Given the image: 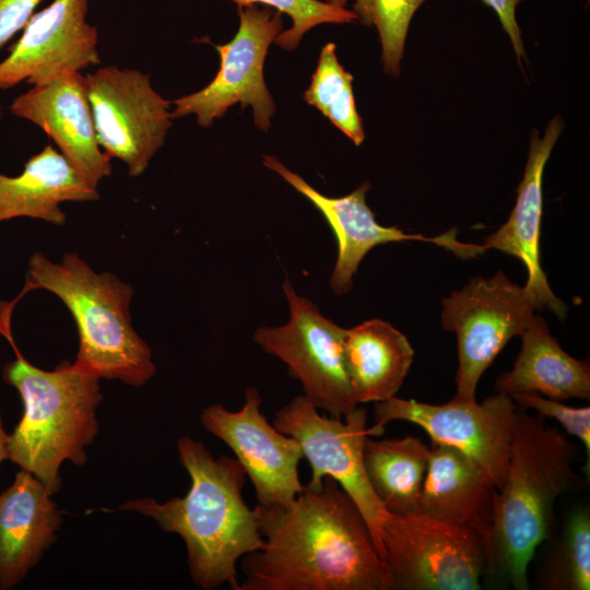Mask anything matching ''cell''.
<instances>
[{
    "mask_svg": "<svg viewBox=\"0 0 590 590\" xmlns=\"http://www.w3.org/2000/svg\"><path fill=\"white\" fill-rule=\"evenodd\" d=\"M42 0H0V48L33 16Z\"/></svg>",
    "mask_w": 590,
    "mask_h": 590,
    "instance_id": "29",
    "label": "cell"
},
{
    "mask_svg": "<svg viewBox=\"0 0 590 590\" xmlns=\"http://www.w3.org/2000/svg\"><path fill=\"white\" fill-rule=\"evenodd\" d=\"M349 1L350 0H326V2L332 5L342 7V8H345Z\"/></svg>",
    "mask_w": 590,
    "mask_h": 590,
    "instance_id": "32",
    "label": "cell"
},
{
    "mask_svg": "<svg viewBox=\"0 0 590 590\" xmlns=\"http://www.w3.org/2000/svg\"><path fill=\"white\" fill-rule=\"evenodd\" d=\"M98 199L97 189L50 144L30 157L20 175L0 174V222L25 216L62 225V202Z\"/></svg>",
    "mask_w": 590,
    "mask_h": 590,
    "instance_id": "20",
    "label": "cell"
},
{
    "mask_svg": "<svg viewBox=\"0 0 590 590\" xmlns=\"http://www.w3.org/2000/svg\"><path fill=\"white\" fill-rule=\"evenodd\" d=\"M563 126V119L556 116L547 125L542 138H539L536 130L532 132L529 156L514 210L507 222L481 245L483 252L497 249L520 259L528 270V280L523 287L535 310L547 308L560 319L565 318L567 306L553 293L541 267L540 236L543 172Z\"/></svg>",
    "mask_w": 590,
    "mask_h": 590,
    "instance_id": "17",
    "label": "cell"
},
{
    "mask_svg": "<svg viewBox=\"0 0 590 590\" xmlns=\"http://www.w3.org/2000/svg\"><path fill=\"white\" fill-rule=\"evenodd\" d=\"M344 356L355 402L376 403L397 394L413 363L414 350L402 332L374 318L346 329Z\"/></svg>",
    "mask_w": 590,
    "mask_h": 590,
    "instance_id": "22",
    "label": "cell"
},
{
    "mask_svg": "<svg viewBox=\"0 0 590 590\" xmlns=\"http://www.w3.org/2000/svg\"><path fill=\"white\" fill-rule=\"evenodd\" d=\"M263 165L280 175L291 187L307 198L323 215L338 244V256L330 275V287L342 296L353 288V276L363 258L376 246L404 240L433 243L462 258L482 253L480 245L462 244L451 229L437 237L410 235L396 226H382L366 203L369 184L364 182L350 194L327 197L298 174L290 170L275 156L264 155Z\"/></svg>",
    "mask_w": 590,
    "mask_h": 590,
    "instance_id": "15",
    "label": "cell"
},
{
    "mask_svg": "<svg viewBox=\"0 0 590 590\" xmlns=\"http://www.w3.org/2000/svg\"><path fill=\"white\" fill-rule=\"evenodd\" d=\"M577 445L546 417L518 408L506 477L494 497L487 577L529 589L528 570L555 527L557 499L580 483Z\"/></svg>",
    "mask_w": 590,
    "mask_h": 590,
    "instance_id": "3",
    "label": "cell"
},
{
    "mask_svg": "<svg viewBox=\"0 0 590 590\" xmlns=\"http://www.w3.org/2000/svg\"><path fill=\"white\" fill-rule=\"evenodd\" d=\"M518 406L498 392L483 402L451 401L428 404L391 397L376 402L369 437L381 436L392 421L418 425L432 442L451 446L470 457L499 489L506 477Z\"/></svg>",
    "mask_w": 590,
    "mask_h": 590,
    "instance_id": "10",
    "label": "cell"
},
{
    "mask_svg": "<svg viewBox=\"0 0 590 590\" xmlns=\"http://www.w3.org/2000/svg\"><path fill=\"white\" fill-rule=\"evenodd\" d=\"M10 111L42 128L91 186L111 174L110 157L95 132L85 75L70 72L16 96Z\"/></svg>",
    "mask_w": 590,
    "mask_h": 590,
    "instance_id": "16",
    "label": "cell"
},
{
    "mask_svg": "<svg viewBox=\"0 0 590 590\" xmlns=\"http://www.w3.org/2000/svg\"><path fill=\"white\" fill-rule=\"evenodd\" d=\"M497 14L504 30L508 34L518 60L524 56L520 27L516 20L517 5L523 0H481Z\"/></svg>",
    "mask_w": 590,
    "mask_h": 590,
    "instance_id": "30",
    "label": "cell"
},
{
    "mask_svg": "<svg viewBox=\"0 0 590 590\" xmlns=\"http://www.w3.org/2000/svg\"><path fill=\"white\" fill-rule=\"evenodd\" d=\"M177 450L191 480L185 496L165 503L151 497L128 500L116 510L137 511L154 519L163 531L178 534L197 587L228 585L239 590L238 560L264 544L255 508L243 496L245 470L236 458H214L203 442L190 437L178 438Z\"/></svg>",
    "mask_w": 590,
    "mask_h": 590,
    "instance_id": "2",
    "label": "cell"
},
{
    "mask_svg": "<svg viewBox=\"0 0 590 590\" xmlns=\"http://www.w3.org/2000/svg\"><path fill=\"white\" fill-rule=\"evenodd\" d=\"M239 27L231 42L215 45L221 66L202 90L173 101L172 118L194 115L199 126L209 128L228 108L251 106L253 120L262 131L271 126L275 113L273 98L263 78L269 47L283 31V14L269 7H238Z\"/></svg>",
    "mask_w": 590,
    "mask_h": 590,
    "instance_id": "11",
    "label": "cell"
},
{
    "mask_svg": "<svg viewBox=\"0 0 590 590\" xmlns=\"http://www.w3.org/2000/svg\"><path fill=\"white\" fill-rule=\"evenodd\" d=\"M9 321L1 312L0 332L16 358L4 366L2 375L19 391L24 412L9 435L8 459L37 477L52 495L60 488L59 469L66 460L75 465L86 462L85 448L98 432L99 378L68 361L52 370L32 365L17 350Z\"/></svg>",
    "mask_w": 590,
    "mask_h": 590,
    "instance_id": "4",
    "label": "cell"
},
{
    "mask_svg": "<svg viewBox=\"0 0 590 590\" xmlns=\"http://www.w3.org/2000/svg\"><path fill=\"white\" fill-rule=\"evenodd\" d=\"M272 424L299 442L311 469L307 487L318 489L329 476L352 498L385 560L381 522L387 510L373 492L363 463L367 410L357 405L341 418L327 416L300 394L275 412Z\"/></svg>",
    "mask_w": 590,
    "mask_h": 590,
    "instance_id": "9",
    "label": "cell"
},
{
    "mask_svg": "<svg viewBox=\"0 0 590 590\" xmlns=\"http://www.w3.org/2000/svg\"><path fill=\"white\" fill-rule=\"evenodd\" d=\"M27 282L51 292L70 310L80 338L74 362L79 367L131 386H142L155 374L151 349L131 324L130 285L111 273L95 272L75 252L60 262L34 253Z\"/></svg>",
    "mask_w": 590,
    "mask_h": 590,
    "instance_id": "5",
    "label": "cell"
},
{
    "mask_svg": "<svg viewBox=\"0 0 590 590\" xmlns=\"http://www.w3.org/2000/svg\"><path fill=\"white\" fill-rule=\"evenodd\" d=\"M353 76L339 62L333 43L320 51L316 71L304 99L318 108L355 145L362 144L365 133L358 115L353 87Z\"/></svg>",
    "mask_w": 590,
    "mask_h": 590,
    "instance_id": "25",
    "label": "cell"
},
{
    "mask_svg": "<svg viewBox=\"0 0 590 590\" xmlns=\"http://www.w3.org/2000/svg\"><path fill=\"white\" fill-rule=\"evenodd\" d=\"M282 288L290 306V319L279 327L263 326L252 333L253 341L268 354L280 358L304 396L333 417H343L355 402L345 365L346 329L324 317L318 306L300 296L288 279Z\"/></svg>",
    "mask_w": 590,
    "mask_h": 590,
    "instance_id": "8",
    "label": "cell"
},
{
    "mask_svg": "<svg viewBox=\"0 0 590 590\" xmlns=\"http://www.w3.org/2000/svg\"><path fill=\"white\" fill-rule=\"evenodd\" d=\"M263 546L241 557L239 590H388V571L352 498L331 477L292 502L257 505Z\"/></svg>",
    "mask_w": 590,
    "mask_h": 590,
    "instance_id": "1",
    "label": "cell"
},
{
    "mask_svg": "<svg viewBox=\"0 0 590 590\" xmlns=\"http://www.w3.org/2000/svg\"><path fill=\"white\" fill-rule=\"evenodd\" d=\"M381 541L388 590H479L488 555L467 529L421 515L386 511Z\"/></svg>",
    "mask_w": 590,
    "mask_h": 590,
    "instance_id": "6",
    "label": "cell"
},
{
    "mask_svg": "<svg viewBox=\"0 0 590 590\" xmlns=\"http://www.w3.org/2000/svg\"><path fill=\"white\" fill-rule=\"evenodd\" d=\"M238 7L263 4L287 14L292 26L282 31L274 43L283 49L293 50L300 43L303 36L312 27L331 23L344 24L358 21L357 15L346 8L332 5L320 0H231Z\"/></svg>",
    "mask_w": 590,
    "mask_h": 590,
    "instance_id": "27",
    "label": "cell"
},
{
    "mask_svg": "<svg viewBox=\"0 0 590 590\" xmlns=\"http://www.w3.org/2000/svg\"><path fill=\"white\" fill-rule=\"evenodd\" d=\"M496 491L487 474L465 453L432 442L417 514L476 533L489 563Z\"/></svg>",
    "mask_w": 590,
    "mask_h": 590,
    "instance_id": "18",
    "label": "cell"
},
{
    "mask_svg": "<svg viewBox=\"0 0 590 590\" xmlns=\"http://www.w3.org/2000/svg\"><path fill=\"white\" fill-rule=\"evenodd\" d=\"M261 404L260 392L248 387L238 411L214 403L201 412L200 423L232 449L253 485L258 505L279 507L304 489L298 475L303 450L295 438L269 423Z\"/></svg>",
    "mask_w": 590,
    "mask_h": 590,
    "instance_id": "13",
    "label": "cell"
},
{
    "mask_svg": "<svg viewBox=\"0 0 590 590\" xmlns=\"http://www.w3.org/2000/svg\"><path fill=\"white\" fill-rule=\"evenodd\" d=\"M50 496L24 470L0 494V589L20 582L56 541L61 515Z\"/></svg>",
    "mask_w": 590,
    "mask_h": 590,
    "instance_id": "19",
    "label": "cell"
},
{
    "mask_svg": "<svg viewBox=\"0 0 590 590\" xmlns=\"http://www.w3.org/2000/svg\"><path fill=\"white\" fill-rule=\"evenodd\" d=\"M520 337L522 346L512 369L496 380L498 392L533 393L557 401L590 398L589 359L566 353L542 317L536 316Z\"/></svg>",
    "mask_w": 590,
    "mask_h": 590,
    "instance_id": "21",
    "label": "cell"
},
{
    "mask_svg": "<svg viewBox=\"0 0 590 590\" xmlns=\"http://www.w3.org/2000/svg\"><path fill=\"white\" fill-rule=\"evenodd\" d=\"M441 322L458 339L457 401L474 402L484 371L511 338L534 321L535 308L524 287L502 271L472 278L460 291L442 298Z\"/></svg>",
    "mask_w": 590,
    "mask_h": 590,
    "instance_id": "7",
    "label": "cell"
},
{
    "mask_svg": "<svg viewBox=\"0 0 590 590\" xmlns=\"http://www.w3.org/2000/svg\"><path fill=\"white\" fill-rule=\"evenodd\" d=\"M518 408L535 410L539 415L555 418L568 435L579 439L586 450V465L583 472L589 479L590 467V408H574L560 401L548 399L533 393H518L510 396Z\"/></svg>",
    "mask_w": 590,
    "mask_h": 590,
    "instance_id": "28",
    "label": "cell"
},
{
    "mask_svg": "<svg viewBox=\"0 0 590 590\" xmlns=\"http://www.w3.org/2000/svg\"><path fill=\"white\" fill-rule=\"evenodd\" d=\"M8 440H9V435L3 429L1 416H0V462L3 459H8Z\"/></svg>",
    "mask_w": 590,
    "mask_h": 590,
    "instance_id": "31",
    "label": "cell"
},
{
    "mask_svg": "<svg viewBox=\"0 0 590 590\" xmlns=\"http://www.w3.org/2000/svg\"><path fill=\"white\" fill-rule=\"evenodd\" d=\"M86 13L87 0H54L33 14L0 62V91L22 81L39 85L99 64L98 32Z\"/></svg>",
    "mask_w": 590,
    "mask_h": 590,
    "instance_id": "14",
    "label": "cell"
},
{
    "mask_svg": "<svg viewBox=\"0 0 590 590\" xmlns=\"http://www.w3.org/2000/svg\"><path fill=\"white\" fill-rule=\"evenodd\" d=\"M426 0H354L353 12L365 25H374L381 43L386 73L398 75L411 20Z\"/></svg>",
    "mask_w": 590,
    "mask_h": 590,
    "instance_id": "26",
    "label": "cell"
},
{
    "mask_svg": "<svg viewBox=\"0 0 590 590\" xmlns=\"http://www.w3.org/2000/svg\"><path fill=\"white\" fill-rule=\"evenodd\" d=\"M2 115H3V108H2V105H1V103H0V120H1V118H2Z\"/></svg>",
    "mask_w": 590,
    "mask_h": 590,
    "instance_id": "33",
    "label": "cell"
},
{
    "mask_svg": "<svg viewBox=\"0 0 590 590\" xmlns=\"http://www.w3.org/2000/svg\"><path fill=\"white\" fill-rule=\"evenodd\" d=\"M96 139L110 158H119L130 176L148 168L172 126L170 102L135 69L106 66L85 75Z\"/></svg>",
    "mask_w": 590,
    "mask_h": 590,
    "instance_id": "12",
    "label": "cell"
},
{
    "mask_svg": "<svg viewBox=\"0 0 590 590\" xmlns=\"http://www.w3.org/2000/svg\"><path fill=\"white\" fill-rule=\"evenodd\" d=\"M538 573L540 589H590V508L586 500L565 515L560 532L544 550Z\"/></svg>",
    "mask_w": 590,
    "mask_h": 590,
    "instance_id": "24",
    "label": "cell"
},
{
    "mask_svg": "<svg viewBox=\"0 0 590 590\" xmlns=\"http://www.w3.org/2000/svg\"><path fill=\"white\" fill-rule=\"evenodd\" d=\"M429 446L415 436L365 439L363 463L369 485L391 514L417 512Z\"/></svg>",
    "mask_w": 590,
    "mask_h": 590,
    "instance_id": "23",
    "label": "cell"
}]
</instances>
